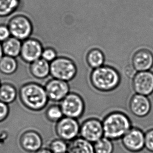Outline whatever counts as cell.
<instances>
[{
  "label": "cell",
  "instance_id": "9",
  "mask_svg": "<svg viewBox=\"0 0 153 153\" xmlns=\"http://www.w3.org/2000/svg\"><path fill=\"white\" fill-rule=\"evenodd\" d=\"M81 137L91 143H95L104 136L102 122L95 118L85 121L81 125Z\"/></svg>",
  "mask_w": 153,
  "mask_h": 153
},
{
  "label": "cell",
  "instance_id": "17",
  "mask_svg": "<svg viewBox=\"0 0 153 153\" xmlns=\"http://www.w3.org/2000/svg\"><path fill=\"white\" fill-rule=\"evenodd\" d=\"M68 153H95L94 145L82 137L76 138L68 145Z\"/></svg>",
  "mask_w": 153,
  "mask_h": 153
},
{
  "label": "cell",
  "instance_id": "33",
  "mask_svg": "<svg viewBox=\"0 0 153 153\" xmlns=\"http://www.w3.org/2000/svg\"><path fill=\"white\" fill-rule=\"evenodd\" d=\"M1 84H2V83H1V81H0V86L1 85Z\"/></svg>",
  "mask_w": 153,
  "mask_h": 153
},
{
  "label": "cell",
  "instance_id": "32",
  "mask_svg": "<svg viewBox=\"0 0 153 153\" xmlns=\"http://www.w3.org/2000/svg\"><path fill=\"white\" fill-rule=\"evenodd\" d=\"M4 56V53H3V48H2V44L1 42H0V60Z\"/></svg>",
  "mask_w": 153,
  "mask_h": 153
},
{
  "label": "cell",
  "instance_id": "15",
  "mask_svg": "<svg viewBox=\"0 0 153 153\" xmlns=\"http://www.w3.org/2000/svg\"><path fill=\"white\" fill-rule=\"evenodd\" d=\"M20 144L26 151L36 152L41 149L42 141L38 133L33 131H28L22 135Z\"/></svg>",
  "mask_w": 153,
  "mask_h": 153
},
{
  "label": "cell",
  "instance_id": "2",
  "mask_svg": "<svg viewBox=\"0 0 153 153\" xmlns=\"http://www.w3.org/2000/svg\"><path fill=\"white\" fill-rule=\"evenodd\" d=\"M102 122L104 137L111 141L122 139L132 128L130 119L121 112L110 113L105 116Z\"/></svg>",
  "mask_w": 153,
  "mask_h": 153
},
{
  "label": "cell",
  "instance_id": "3",
  "mask_svg": "<svg viewBox=\"0 0 153 153\" xmlns=\"http://www.w3.org/2000/svg\"><path fill=\"white\" fill-rule=\"evenodd\" d=\"M90 79L91 85L98 91L108 92L118 87L121 80L119 73L111 66L103 65L92 71Z\"/></svg>",
  "mask_w": 153,
  "mask_h": 153
},
{
  "label": "cell",
  "instance_id": "21",
  "mask_svg": "<svg viewBox=\"0 0 153 153\" xmlns=\"http://www.w3.org/2000/svg\"><path fill=\"white\" fill-rule=\"evenodd\" d=\"M18 62L16 58L4 56L0 60V72L5 75H10L16 72Z\"/></svg>",
  "mask_w": 153,
  "mask_h": 153
},
{
  "label": "cell",
  "instance_id": "20",
  "mask_svg": "<svg viewBox=\"0 0 153 153\" xmlns=\"http://www.w3.org/2000/svg\"><path fill=\"white\" fill-rule=\"evenodd\" d=\"M86 61L89 67L94 70L104 65L105 57L102 51L95 48L88 52Z\"/></svg>",
  "mask_w": 153,
  "mask_h": 153
},
{
  "label": "cell",
  "instance_id": "30",
  "mask_svg": "<svg viewBox=\"0 0 153 153\" xmlns=\"http://www.w3.org/2000/svg\"><path fill=\"white\" fill-rule=\"evenodd\" d=\"M136 71H137L135 70V68L132 66V65H129L126 68L125 73L126 75V76L128 77L133 78L134 77L135 75V74L137 73L136 72Z\"/></svg>",
  "mask_w": 153,
  "mask_h": 153
},
{
  "label": "cell",
  "instance_id": "31",
  "mask_svg": "<svg viewBox=\"0 0 153 153\" xmlns=\"http://www.w3.org/2000/svg\"><path fill=\"white\" fill-rule=\"evenodd\" d=\"M35 153H53L52 152L50 149H40L38 151L36 152Z\"/></svg>",
  "mask_w": 153,
  "mask_h": 153
},
{
  "label": "cell",
  "instance_id": "12",
  "mask_svg": "<svg viewBox=\"0 0 153 153\" xmlns=\"http://www.w3.org/2000/svg\"><path fill=\"white\" fill-rule=\"evenodd\" d=\"M132 86L137 94L151 95L153 93V73L149 71L137 73L133 78Z\"/></svg>",
  "mask_w": 153,
  "mask_h": 153
},
{
  "label": "cell",
  "instance_id": "14",
  "mask_svg": "<svg viewBox=\"0 0 153 153\" xmlns=\"http://www.w3.org/2000/svg\"><path fill=\"white\" fill-rule=\"evenodd\" d=\"M132 64L138 72L147 71L153 67V54L146 49L139 50L133 56Z\"/></svg>",
  "mask_w": 153,
  "mask_h": 153
},
{
  "label": "cell",
  "instance_id": "22",
  "mask_svg": "<svg viewBox=\"0 0 153 153\" xmlns=\"http://www.w3.org/2000/svg\"><path fill=\"white\" fill-rule=\"evenodd\" d=\"M19 0H0V17H6L18 8Z\"/></svg>",
  "mask_w": 153,
  "mask_h": 153
},
{
  "label": "cell",
  "instance_id": "4",
  "mask_svg": "<svg viewBox=\"0 0 153 153\" xmlns=\"http://www.w3.org/2000/svg\"><path fill=\"white\" fill-rule=\"evenodd\" d=\"M77 71L75 63L67 57H57L50 63V75L53 79L68 82L76 76Z\"/></svg>",
  "mask_w": 153,
  "mask_h": 153
},
{
  "label": "cell",
  "instance_id": "27",
  "mask_svg": "<svg viewBox=\"0 0 153 153\" xmlns=\"http://www.w3.org/2000/svg\"><path fill=\"white\" fill-rule=\"evenodd\" d=\"M145 149L153 153V128L149 130L145 133Z\"/></svg>",
  "mask_w": 153,
  "mask_h": 153
},
{
  "label": "cell",
  "instance_id": "10",
  "mask_svg": "<svg viewBox=\"0 0 153 153\" xmlns=\"http://www.w3.org/2000/svg\"><path fill=\"white\" fill-rule=\"evenodd\" d=\"M44 49L42 45L38 40L29 38L22 42L20 56L24 62L31 64L42 58Z\"/></svg>",
  "mask_w": 153,
  "mask_h": 153
},
{
  "label": "cell",
  "instance_id": "7",
  "mask_svg": "<svg viewBox=\"0 0 153 153\" xmlns=\"http://www.w3.org/2000/svg\"><path fill=\"white\" fill-rule=\"evenodd\" d=\"M80 127L76 119L63 117L56 122V132L60 139L64 141H72L79 133Z\"/></svg>",
  "mask_w": 153,
  "mask_h": 153
},
{
  "label": "cell",
  "instance_id": "24",
  "mask_svg": "<svg viewBox=\"0 0 153 153\" xmlns=\"http://www.w3.org/2000/svg\"><path fill=\"white\" fill-rule=\"evenodd\" d=\"M46 117L51 122H58L63 117V114L59 105H50L46 111Z\"/></svg>",
  "mask_w": 153,
  "mask_h": 153
},
{
  "label": "cell",
  "instance_id": "13",
  "mask_svg": "<svg viewBox=\"0 0 153 153\" xmlns=\"http://www.w3.org/2000/svg\"><path fill=\"white\" fill-rule=\"evenodd\" d=\"M130 109L134 115L142 118L147 116L151 110V103L145 96L135 94L131 98Z\"/></svg>",
  "mask_w": 153,
  "mask_h": 153
},
{
  "label": "cell",
  "instance_id": "8",
  "mask_svg": "<svg viewBox=\"0 0 153 153\" xmlns=\"http://www.w3.org/2000/svg\"><path fill=\"white\" fill-rule=\"evenodd\" d=\"M121 139L124 148L131 153H139L145 149V133L138 128H132Z\"/></svg>",
  "mask_w": 153,
  "mask_h": 153
},
{
  "label": "cell",
  "instance_id": "23",
  "mask_svg": "<svg viewBox=\"0 0 153 153\" xmlns=\"http://www.w3.org/2000/svg\"><path fill=\"white\" fill-rule=\"evenodd\" d=\"M95 153H112L114 147L111 140L105 137L97 141L94 145Z\"/></svg>",
  "mask_w": 153,
  "mask_h": 153
},
{
  "label": "cell",
  "instance_id": "5",
  "mask_svg": "<svg viewBox=\"0 0 153 153\" xmlns=\"http://www.w3.org/2000/svg\"><path fill=\"white\" fill-rule=\"evenodd\" d=\"M12 37L22 42L28 39L33 31L31 21L27 17L19 15L13 17L7 25Z\"/></svg>",
  "mask_w": 153,
  "mask_h": 153
},
{
  "label": "cell",
  "instance_id": "11",
  "mask_svg": "<svg viewBox=\"0 0 153 153\" xmlns=\"http://www.w3.org/2000/svg\"><path fill=\"white\" fill-rule=\"evenodd\" d=\"M49 100L61 102L70 92L68 82L57 79H50L45 86Z\"/></svg>",
  "mask_w": 153,
  "mask_h": 153
},
{
  "label": "cell",
  "instance_id": "1",
  "mask_svg": "<svg viewBox=\"0 0 153 153\" xmlns=\"http://www.w3.org/2000/svg\"><path fill=\"white\" fill-rule=\"evenodd\" d=\"M19 97L23 105L35 111L44 109L49 100L45 87L36 83L23 85L19 89Z\"/></svg>",
  "mask_w": 153,
  "mask_h": 153
},
{
  "label": "cell",
  "instance_id": "28",
  "mask_svg": "<svg viewBox=\"0 0 153 153\" xmlns=\"http://www.w3.org/2000/svg\"><path fill=\"white\" fill-rule=\"evenodd\" d=\"M9 114L10 108L8 105L0 101V123L6 120Z\"/></svg>",
  "mask_w": 153,
  "mask_h": 153
},
{
  "label": "cell",
  "instance_id": "29",
  "mask_svg": "<svg viewBox=\"0 0 153 153\" xmlns=\"http://www.w3.org/2000/svg\"><path fill=\"white\" fill-rule=\"evenodd\" d=\"M10 37L11 35L7 25H0V42L3 43Z\"/></svg>",
  "mask_w": 153,
  "mask_h": 153
},
{
  "label": "cell",
  "instance_id": "18",
  "mask_svg": "<svg viewBox=\"0 0 153 153\" xmlns=\"http://www.w3.org/2000/svg\"><path fill=\"white\" fill-rule=\"evenodd\" d=\"M2 44L4 56L15 58L20 56L22 45V42L20 40L11 36Z\"/></svg>",
  "mask_w": 153,
  "mask_h": 153
},
{
  "label": "cell",
  "instance_id": "16",
  "mask_svg": "<svg viewBox=\"0 0 153 153\" xmlns=\"http://www.w3.org/2000/svg\"><path fill=\"white\" fill-rule=\"evenodd\" d=\"M30 72L36 79H42L50 75V63L42 58L30 64Z\"/></svg>",
  "mask_w": 153,
  "mask_h": 153
},
{
  "label": "cell",
  "instance_id": "26",
  "mask_svg": "<svg viewBox=\"0 0 153 153\" xmlns=\"http://www.w3.org/2000/svg\"><path fill=\"white\" fill-rule=\"evenodd\" d=\"M56 58L57 53L53 48L48 47L44 49L42 53V59L46 60L50 63L51 62L53 61Z\"/></svg>",
  "mask_w": 153,
  "mask_h": 153
},
{
  "label": "cell",
  "instance_id": "25",
  "mask_svg": "<svg viewBox=\"0 0 153 153\" xmlns=\"http://www.w3.org/2000/svg\"><path fill=\"white\" fill-rule=\"evenodd\" d=\"M68 145L62 139L54 140L50 143V150L53 153H66Z\"/></svg>",
  "mask_w": 153,
  "mask_h": 153
},
{
  "label": "cell",
  "instance_id": "19",
  "mask_svg": "<svg viewBox=\"0 0 153 153\" xmlns=\"http://www.w3.org/2000/svg\"><path fill=\"white\" fill-rule=\"evenodd\" d=\"M17 97L16 87L10 83H2L0 86V101L7 105L15 101Z\"/></svg>",
  "mask_w": 153,
  "mask_h": 153
},
{
  "label": "cell",
  "instance_id": "6",
  "mask_svg": "<svg viewBox=\"0 0 153 153\" xmlns=\"http://www.w3.org/2000/svg\"><path fill=\"white\" fill-rule=\"evenodd\" d=\"M60 102L59 105L64 117L77 119L83 115L85 110V103L79 94L70 93Z\"/></svg>",
  "mask_w": 153,
  "mask_h": 153
}]
</instances>
